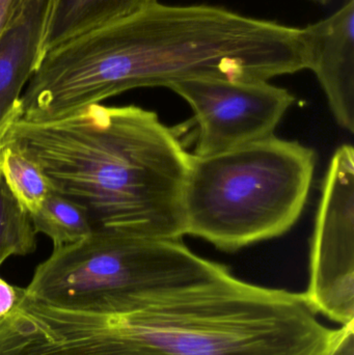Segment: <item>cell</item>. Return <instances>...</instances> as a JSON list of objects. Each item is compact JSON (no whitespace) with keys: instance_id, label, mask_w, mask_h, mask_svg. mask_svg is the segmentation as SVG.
<instances>
[{"instance_id":"1","label":"cell","mask_w":354,"mask_h":355,"mask_svg":"<svg viewBox=\"0 0 354 355\" xmlns=\"http://www.w3.org/2000/svg\"><path fill=\"white\" fill-rule=\"evenodd\" d=\"M328 329L305 294L226 275L149 292L107 314L19 306L8 355H324Z\"/></svg>"},{"instance_id":"2","label":"cell","mask_w":354,"mask_h":355,"mask_svg":"<svg viewBox=\"0 0 354 355\" xmlns=\"http://www.w3.org/2000/svg\"><path fill=\"white\" fill-rule=\"evenodd\" d=\"M8 141L53 190L85 207L96 229L143 239L185 235L191 154L155 112L93 104L57 120L18 121Z\"/></svg>"},{"instance_id":"3","label":"cell","mask_w":354,"mask_h":355,"mask_svg":"<svg viewBox=\"0 0 354 355\" xmlns=\"http://www.w3.org/2000/svg\"><path fill=\"white\" fill-rule=\"evenodd\" d=\"M315 166L311 148L274 135L216 155L191 154L185 235L227 252L284 235L305 208Z\"/></svg>"},{"instance_id":"4","label":"cell","mask_w":354,"mask_h":355,"mask_svg":"<svg viewBox=\"0 0 354 355\" xmlns=\"http://www.w3.org/2000/svg\"><path fill=\"white\" fill-rule=\"evenodd\" d=\"M229 271L197 256L181 240L96 229L75 243L53 248L23 290L53 308L107 314L149 292L210 281Z\"/></svg>"},{"instance_id":"5","label":"cell","mask_w":354,"mask_h":355,"mask_svg":"<svg viewBox=\"0 0 354 355\" xmlns=\"http://www.w3.org/2000/svg\"><path fill=\"white\" fill-rule=\"evenodd\" d=\"M305 297L314 312L341 327L354 323V150L333 156L324 179Z\"/></svg>"},{"instance_id":"6","label":"cell","mask_w":354,"mask_h":355,"mask_svg":"<svg viewBox=\"0 0 354 355\" xmlns=\"http://www.w3.org/2000/svg\"><path fill=\"white\" fill-rule=\"evenodd\" d=\"M168 89L191 105L199 128L193 155H216L274 135L295 98L268 80L197 78Z\"/></svg>"},{"instance_id":"7","label":"cell","mask_w":354,"mask_h":355,"mask_svg":"<svg viewBox=\"0 0 354 355\" xmlns=\"http://www.w3.org/2000/svg\"><path fill=\"white\" fill-rule=\"evenodd\" d=\"M307 69L313 71L338 124L354 133V0L301 28Z\"/></svg>"},{"instance_id":"8","label":"cell","mask_w":354,"mask_h":355,"mask_svg":"<svg viewBox=\"0 0 354 355\" xmlns=\"http://www.w3.org/2000/svg\"><path fill=\"white\" fill-rule=\"evenodd\" d=\"M52 0H27L0 37V151L22 118L21 97L43 58Z\"/></svg>"},{"instance_id":"9","label":"cell","mask_w":354,"mask_h":355,"mask_svg":"<svg viewBox=\"0 0 354 355\" xmlns=\"http://www.w3.org/2000/svg\"><path fill=\"white\" fill-rule=\"evenodd\" d=\"M157 0H52L43 39V56L54 48L125 20Z\"/></svg>"},{"instance_id":"10","label":"cell","mask_w":354,"mask_h":355,"mask_svg":"<svg viewBox=\"0 0 354 355\" xmlns=\"http://www.w3.org/2000/svg\"><path fill=\"white\" fill-rule=\"evenodd\" d=\"M35 233H43L53 242V248L75 243L96 230L85 207L52 190L41 208L29 215Z\"/></svg>"},{"instance_id":"11","label":"cell","mask_w":354,"mask_h":355,"mask_svg":"<svg viewBox=\"0 0 354 355\" xmlns=\"http://www.w3.org/2000/svg\"><path fill=\"white\" fill-rule=\"evenodd\" d=\"M0 175L29 215L41 208L53 190L39 164L10 141H6L0 151Z\"/></svg>"},{"instance_id":"12","label":"cell","mask_w":354,"mask_h":355,"mask_svg":"<svg viewBox=\"0 0 354 355\" xmlns=\"http://www.w3.org/2000/svg\"><path fill=\"white\" fill-rule=\"evenodd\" d=\"M35 235L30 216L0 175V267L10 257L33 254L37 248Z\"/></svg>"},{"instance_id":"13","label":"cell","mask_w":354,"mask_h":355,"mask_svg":"<svg viewBox=\"0 0 354 355\" xmlns=\"http://www.w3.org/2000/svg\"><path fill=\"white\" fill-rule=\"evenodd\" d=\"M324 355H354V323L335 329L332 342Z\"/></svg>"},{"instance_id":"14","label":"cell","mask_w":354,"mask_h":355,"mask_svg":"<svg viewBox=\"0 0 354 355\" xmlns=\"http://www.w3.org/2000/svg\"><path fill=\"white\" fill-rule=\"evenodd\" d=\"M27 0H0V37Z\"/></svg>"},{"instance_id":"15","label":"cell","mask_w":354,"mask_h":355,"mask_svg":"<svg viewBox=\"0 0 354 355\" xmlns=\"http://www.w3.org/2000/svg\"><path fill=\"white\" fill-rule=\"evenodd\" d=\"M18 300V287L10 285L0 277V317L10 312Z\"/></svg>"},{"instance_id":"16","label":"cell","mask_w":354,"mask_h":355,"mask_svg":"<svg viewBox=\"0 0 354 355\" xmlns=\"http://www.w3.org/2000/svg\"><path fill=\"white\" fill-rule=\"evenodd\" d=\"M312 1L317 2V3L320 4H326L330 1V0H312Z\"/></svg>"}]
</instances>
